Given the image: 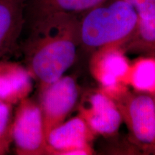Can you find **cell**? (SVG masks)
<instances>
[{
    "label": "cell",
    "instance_id": "obj_5",
    "mask_svg": "<svg viewBox=\"0 0 155 155\" xmlns=\"http://www.w3.org/2000/svg\"><path fill=\"white\" fill-rule=\"evenodd\" d=\"M80 89L75 78L63 75L57 81L38 87V102L43 119L46 139L50 131L66 120L76 105Z\"/></svg>",
    "mask_w": 155,
    "mask_h": 155
},
{
    "label": "cell",
    "instance_id": "obj_16",
    "mask_svg": "<svg viewBox=\"0 0 155 155\" xmlns=\"http://www.w3.org/2000/svg\"><path fill=\"white\" fill-rule=\"evenodd\" d=\"M154 101H155V95L154 96Z\"/></svg>",
    "mask_w": 155,
    "mask_h": 155
},
{
    "label": "cell",
    "instance_id": "obj_10",
    "mask_svg": "<svg viewBox=\"0 0 155 155\" xmlns=\"http://www.w3.org/2000/svg\"><path fill=\"white\" fill-rule=\"evenodd\" d=\"M32 78L25 66L0 62V100L15 105L28 97L32 89Z\"/></svg>",
    "mask_w": 155,
    "mask_h": 155
},
{
    "label": "cell",
    "instance_id": "obj_6",
    "mask_svg": "<svg viewBox=\"0 0 155 155\" xmlns=\"http://www.w3.org/2000/svg\"><path fill=\"white\" fill-rule=\"evenodd\" d=\"M78 114L95 134L105 137L115 135L123 121L115 101L100 89L89 91L83 95Z\"/></svg>",
    "mask_w": 155,
    "mask_h": 155
},
{
    "label": "cell",
    "instance_id": "obj_9",
    "mask_svg": "<svg viewBox=\"0 0 155 155\" xmlns=\"http://www.w3.org/2000/svg\"><path fill=\"white\" fill-rule=\"evenodd\" d=\"M28 0H0V60L16 47L26 22Z\"/></svg>",
    "mask_w": 155,
    "mask_h": 155
},
{
    "label": "cell",
    "instance_id": "obj_1",
    "mask_svg": "<svg viewBox=\"0 0 155 155\" xmlns=\"http://www.w3.org/2000/svg\"><path fill=\"white\" fill-rule=\"evenodd\" d=\"M78 15L57 13L30 22L22 51L25 67L38 87L57 81L74 63L80 45Z\"/></svg>",
    "mask_w": 155,
    "mask_h": 155
},
{
    "label": "cell",
    "instance_id": "obj_4",
    "mask_svg": "<svg viewBox=\"0 0 155 155\" xmlns=\"http://www.w3.org/2000/svg\"><path fill=\"white\" fill-rule=\"evenodd\" d=\"M11 134L17 154H48L43 119L38 101L28 96L17 104Z\"/></svg>",
    "mask_w": 155,
    "mask_h": 155
},
{
    "label": "cell",
    "instance_id": "obj_8",
    "mask_svg": "<svg viewBox=\"0 0 155 155\" xmlns=\"http://www.w3.org/2000/svg\"><path fill=\"white\" fill-rule=\"evenodd\" d=\"M131 62L121 45H109L94 51L90 71L102 91L125 83ZM127 85V84H126Z\"/></svg>",
    "mask_w": 155,
    "mask_h": 155
},
{
    "label": "cell",
    "instance_id": "obj_12",
    "mask_svg": "<svg viewBox=\"0 0 155 155\" xmlns=\"http://www.w3.org/2000/svg\"><path fill=\"white\" fill-rule=\"evenodd\" d=\"M125 83L134 91L155 95V57L140 56L130 63Z\"/></svg>",
    "mask_w": 155,
    "mask_h": 155
},
{
    "label": "cell",
    "instance_id": "obj_7",
    "mask_svg": "<svg viewBox=\"0 0 155 155\" xmlns=\"http://www.w3.org/2000/svg\"><path fill=\"white\" fill-rule=\"evenodd\" d=\"M96 134L81 116L65 121L47 136L48 154L91 155L94 154L91 143Z\"/></svg>",
    "mask_w": 155,
    "mask_h": 155
},
{
    "label": "cell",
    "instance_id": "obj_3",
    "mask_svg": "<svg viewBox=\"0 0 155 155\" xmlns=\"http://www.w3.org/2000/svg\"><path fill=\"white\" fill-rule=\"evenodd\" d=\"M131 143L145 154H155V101L153 95L129 91L116 101Z\"/></svg>",
    "mask_w": 155,
    "mask_h": 155
},
{
    "label": "cell",
    "instance_id": "obj_11",
    "mask_svg": "<svg viewBox=\"0 0 155 155\" xmlns=\"http://www.w3.org/2000/svg\"><path fill=\"white\" fill-rule=\"evenodd\" d=\"M107 0H28L26 21L57 13L78 15L106 3Z\"/></svg>",
    "mask_w": 155,
    "mask_h": 155
},
{
    "label": "cell",
    "instance_id": "obj_14",
    "mask_svg": "<svg viewBox=\"0 0 155 155\" xmlns=\"http://www.w3.org/2000/svg\"><path fill=\"white\" fill-rule=\"evenodd\" d=\"M13 105L0 100V155L9 152L12 141Z\"/></svg>",
    "mask_w": 155,
    "mask_h": 155
},
{
    "label": "cell",
    "instance_id": "obj_15",
    "mask_svg": "<svg viewBox=\"0 0 155 155\" xmlns=\"http://www.w3.org/2000/svg\"><path fill=\"white\" fill-rule=\"evenodd\" d=\"M131 5L137 11L139 18L152 19L155 17V0H122Z\"/></svg>",
    "mask_w": 155,
    "mask_h": 155
},
{
    "label": "cell",
    "instance_id": "obj_13",
    "mask_svg": "<svg viewBox=\"0 0 155 155\" xmlns=\"http://www.w3.org/2000/svg\"><path fill=\"white\" fill-rule=\"evenodd\" d=\"M126 53L155 57V17L139 19L137 28L121 45Z\"/></svg>",
    "mask_w": 155,
    "mask_h": 155
},
{
    "label": "cell",
    "instance_id": "obj_2",
    "mask_svg": "<svg viewBox=\"0 0 155 155\" xmlns=\"http://www.w3.org/2000/svg\"><path fill=\"white\" fill-rule=\"evenodd\" d=\"M104 4L88 11L80 19V44L88 50L121 46L132 35L138 24L139 15L129 4L122 0Z\"/></svg>",
    "mask_w": 155,
    "mask_h": 155
}]
</instances>
